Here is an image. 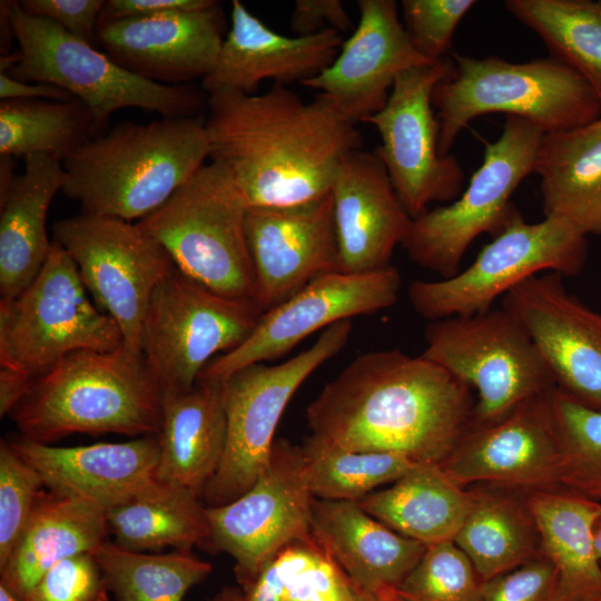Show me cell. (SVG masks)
Segmentation results:
<instances>
[{"instance_id": "38", "label": "cell", "mask_w": 601, "mask_h": 601, "mask_svg": "<svg viewBox=\"0 0 601 601\" xmlns=\"http://www.w3.org/2000/svg\"><path fill=\"white\" fill-rule=\"evenodd\" d=\"M95 555L116 601H183L213 570L191 551L150 554L107 540Z\"/></svg>"}, {"instance_id": "45", "label": "cell", "mask_w": 601, "mask_h": 601, "mask_svg": "<svg viewBox=\"0 0 601 601\" xmlns=\"http://www.w3.org/2000/svg\"><path fill=\"white\" fill-rule=\"evenodd\" d=\"M481 601H558V573L542 555L482 581Z\"/></svg>"}, {"instance_id": "3", "label": "cell", "mask_w": 601, "mask_h": 601, "mask_svg": "<svg viewBox=\"0 0 601 601\" xmlns=\"http://www.w3.org/2000/svg\"><path fill=\"white\" fill-rule=\"evenodd\" d=\"M209 157L205 121L162 118L122 121L63 161L62 193L81 213L142 219L187 183Z\"/></svg>"}, {"instance_id": "5", "label": "cell", "mask_w": 601, "mask_h": 601, "mask_svg": "<svg viewBox=\"0 0 601 601\" xmlns=\"http://www.w3.org/2000/svg\"><path fill=\"white\" fill-rule=\"evenodd\" d=\"M451 73L434 88L439 150L450 154L457 135L485 114L524 118L545 134L571 130L601 118V99L572 67L554 58L513 63L500 57L454 52Z\"/></svg>"}, {"instance_id": "16", "label": "cell", "mask_w": 601, "mask_h": 601, "mask_svg": "<svg viewBox=\"0 0 601 601\" xmlns=\"http://www.w3.org/2000/svg\"><path fill=\"white\" fill-rule=\"evenodd\" d=\"M314 499L300 446L276 440L267 467L247 492L227 504L206 506L209 533L200 548L228 553L238 583L249 581L283 546L312 534Z\"/></svg>"}, {"instance_id": "27", "label": "cell", "mask_w": 601, "mask_h": 601, "mask_svg": "<svg viewBox=\"0 0 601 601\" xmlns=\"http://www.w3.org/2000/svg\"><path fill=\"white\" fill-rule=\"evenodd\" d=\"M161 408L156 480L186 487L201 500L226 446L224 384L198 380L185 394L161 396Z\"/></svg>"}, {"instance_id": "46", "label": "cell", "mask_w": 601, "mask_h": 601, "mask_svg": "<svg viewBox=\"0 0 601 601\" xmlns=\"http://www.w3.org/2000/svg\"><path fill=\"white\" fill-rule=\"evenodd\" d=\"M104 0H22L19 7L27 13L50 19L73 37L97 48L98 20Z\"/></svg>"}, {"instance_id": "9", "label": "cell", "mask_w": 601, "mask_h": 601, "mask_svg": "<svg viewBox=\"0 0 601 601\" xmlns=\"http://www.w3.org/2000/svg\"><path fill=\"white\" fill-rule=\"evenodd\" d=\"M86 290L73 259L53 239L35 280L16 298L0 300V366L36 378L75 351L119 349L118 324Z\"/></svg>"}, {"instance_id": "34", "label": "cell", "mask_w": 601, "mask_h": 601, "mask_svg": "<svg viewBox=\"0 0 601 601\" xmlns=\"http://www.w3.org/2000/svg\"><path fill=\"white\" fill-rule=\"evenodd\" d=\"M453 542L482 581L541 555L539 532L526 501L502 492L473 491L471 509Z\"/></svg>"}, {"instance_id": "25", "label": "cell", "mask_w": 601, "mask_h": 601, "mask_svg": "<svg viewBox=\"0 0 601 601\" xmlns=\"http://www.w3.org/2000/svg\"><path fill=\"white\" fill-rule=\"evenodd\" d=\"M9 442L39 473L50 492L92 503L105 511L156 481L158 435L73 447L22 437Z\"/></svg>"}, {"instance_id": "12", "label": "cell", "mask_w": 601, "mask_h": 601, "mask_svg": "<svg viewBox=\"0 0 601 601\" xmlns=\"http://www.w3.org/2000/svg\"><path fill=\"white\" fill-rule=\"evenodd\" d=\"M352 322L325 328L307 349L286 362L248 365L224 382L227 437L221 462L201 501L205 506L227 504L247 492L267 467L274 434L288 402L304 381L344 348Z\"/></svg>"}, {"instance_id": "49", "label": "cell", "mask_w": 601, "mask_h": 601, "mask_svg": "<svg viewBox=\"0 0 601 601\" xmlns=\"http://www.w3.org/2000/svg\"><path fill=\"white\" fill-rule=\"evenodd\" d=\"M0 98L4 99H48L67 101L75 97L65 89L48 85L36 82H23L16 80L7 73H0Z\"/></svg>"}, {"instance_id": "44", "label": "cell", "mask_w": 601, "mask_h": 601, "mask_svg": "<svg viewBox=\"0 0 601 601\" xmlns=\"http://www.w3.org/2000/svg\"><path fill=\"white\" fill-rule=\"evenodd\" d=\"M108 585L95 553L61 560L21 601H108Z\"/></svg>"}, {"instance_id": "19", "label": "cell", "mask_w": 601, "mask_h": 601, "mask_svg": "<svg viewBox=\"0 0 601 601\" xmlns=\"http://www.w3.org/2000/svg\"><path fill=\"white\" fill-rule=\"evenodd\" d=\"M245 231L254 269L253 302L263 312L315 277L338 272L331 193L298 205L248 207Z\"/></svg>"}, {"instance_id": "47", "label": "cell", "mask_w": 601, "mask_h": 601, "mask_svg": "<svg viewBox=\"0 0 601 601\" xmlns=\"http://www.w3.org/2000/svg\"><path fill=\"white\" fill-rule=\"evenodd\" d=\"M349 17L339 0H296L290 16V29L297 37L315 35L325 29L347 32Z\"/></svg>"}, {"instance_id": "43", "label": "cell", "mask_w": 601, "mask_h": 601, "mask_svg": "<svg viewBox=\"0 0 601 601\" xmlns=\"http://www.w3.org/2000/svg\"><path fill=\"white\" fill-rule=\"evenodd\" d=\"M475 3L473 0H403L405 31L415 50L430 61L445 58L457 24Z\"/></svg>"}, {"instance_id": "58", "label": "cell", "mask_w": 601, "mask_h": 601, "mask_svg": "<svg viewBox=\"0 0 601 601\" xmlns=\"http://www.w3.org/2000/svg\"><path fill=\"white\" fill-rule=\"evenodd\" d=\"M213 601H221L220 598L217 595Z\"/></svg>"}, {"instance_id": "6", "label": "cell", "mask_w": 601, "mask_h": 601, "mask_svg": "<svg viewBox=\"0 0 601 601\" xmlns=\"http://www.w3.org/2000/svg\"><path fill=\"white\" fill-rule=\"evenodd\" d=\"M10 18L21 60L7 75L60 87L81 100L93 115L99 137L107 132L111 115L122 108L162 118L198 117L208 102V95L195 86L162 85L134 75L59 23L24 12L18 1Z\"/></svg>"}, {"instance_id": "23", "label": "cell", "mask_w": 601, "mask_h": 601, "mask_svg": "<svg viewBox=\"0 0 601 601\" xmlns=\"http://www.w3.org/2000/svg\"><path fill=\"white\" fill-rule=\"evenodd\" d=\"M338 244L337 270L361 274L390 266L412 223L375 152L355 150L331 187Z\"/></svg>"}, {"instance_id": "50", "label": "cell", "mask_w": 601, "mask_h": 601, "mask_svg": "<svg viewBox=\"0 0 601 601\" xmlns=\"http://www.w3.org/2000/svg\"><path fill=\"white\" fill-rule=\"evenodd\" d=\"M33 382L29 374L9 367L0 366V416L10 414L28 394Z\"/></svg>"}, {"instance_id": "28", "label": "cell", "mask_w": 601, "mask_h": 601, "mask_svg": "<svg viewBox=\"0 0 601 601\" xmlns=\"http://www.w3.org/2000/svg\"><path fill=\"white\" fill-rule=\"evenodd\" d=\"M66 181L62 161L45 155L24 158L23 174L0 203V300L16 298L42 269L51 249L47 214Z\"/></svg>"}, {"instance_id": "37", "label": "cell", "mask_w": 601, "mask_h": 601, "mask_svg": "<svg viewBox=\"0 0 601 601\" xmlns=\"http://www.w3.org/2000/svg\"><path fill=\"white\" fill-rule=\"evenodd\" d=\"M504 6L601 99V0H508Z\"/></svg>"}, {"instance_id": "56", "label": "cell", "mask_w": 601, "mask_h": 601, "mask_svg": "<svg viewBox=\"0 0 601 601\" xmlns=\"http://www.w3.org/2000/svg\"><path fill=\"white\" fill-rule=\"evenodd\" d=\"M594 543L598 555L601 559V512L594 524Z\"/></svg>"}, {"instance_id": "59", "label": "cell", "mask_w": 601, "mask_h": 601, "mask_svg": "<svg viewBox=\"0 0 601 601\" xmlns=\"http://www.w3.org/2000/svg\"><path fill=\"white\" fill-rule=\"evenodd\" d=\"M598 601H601V599H599Z\"/></svg>"}, {"instance_id": "20", "label": "cell", "mask_w": 601, "mask_h": 601, "mask_svg": "<svg viewBox=\"0 0 601 601\" xmlns=\"http://www.w3.org/2000/svg\"><path fill=\"white\" fill-rule=\"evenodd\" d=\"M549 394L526 400L494 424L469 428L441 467L462 487H559L561 452Z\"/></svg>"}, {"instance_id": "4", "label": "cell", "mask_w": 601, "mask_h": 601, "mask_svg": "<svg viewBox=\"0 0 601 601\" xmlns=\"http://www.w3.org/2000/svg\"><path fill=\"white\" fill-rule=\"evenodd\" d=\"M9 415L22 439L41 444L77 433L159 435L161 393L144 357L124 346L79 349L33 378Z\"/></svg>"}, {"instance_id": "21", "label": "cell", "mask_w": 601, "mask_h": 601, "mask_svg": "<svg viewBox=\"0 0 601 601\" xmlns=\"http://www.w3.org/2000/svg\"><path fill=\"white\" fill-rule=\"evenodd\" d=\"M359 21L329 67L302 85L319 91L352 122L387 102L398 75L430 61L413 47L394 0H358Z\"/></svg>"}, {"instance_id": "33", "label": "cell", "mask_w": 601, "mask_h": 601, "mask_svg": "<svg viewBox=\"0 0 601 601\" xmlns=\"http://www.w3.org/2000/svg\"><path fill=\"white\" fill-rule=\"evenodd\" d=\"M115 543L135 552L191 551L208 538L206 506L190 490L155 481L106 510Z\"/></svg>"}, {"instance_id": "29", "label": "cell", "mask_w": 601, "mask_h": 601, "mask_svg": "<svg viewBox=\"0 0 601 601\" xmlns=\"http://www.w3.org/2000/svg\"><path fill=\"white\" fill-rule=\"evenodd\" d=\"M107 533L104 509L43 491L8 560L0 566V583L22 600L61 560L96 553Z\"/></svg>"}, {"instance_id": "55", "label": "cell", "mask_w": 601, "mask_h": 601, "mask_svg": "<svg viewBox=\"0 0 601 601\" xmlns=\"http://www.w3.org/2000/svg\"><path fill=\"white\" fill-rule=\"evenodd\" d=\"M218 597L221 601H244L240 589L236 587H225Z\"/></svg>"}, {"instance_id": "24", "label": "cell", "mask_w": 601, "mask_h": 601, "mask_svg": "<svg viewBox=\"0 0 601 601\" xmlns=\"http://www.w3.org/2000/svg\"><path fill=\"white\" fill-rule=\"evenodd\" d=\"M230 29L217 60L201 79L207 93H253L262 80L300 85L319 75L337 57L343 38L335 29L287 37L268 28L239 0L231 2Z\"/></svg>"}, {"instance_id": "40", "label": "cell", "mask_w": 601, "mask_h": 601, "mask_svg": "<svg viewBox=\"0 0 601 601\" xmlns=\"http://www.w3.org/2000/svg\"><path fill=\"white\" fill-rule=\"evenodd\" d=\"M549 398L560 442L559 487L601 503V411L558 387Z\"/></svg>"}, {"instance_id": "10", "label": "cell", "mask_w": 601, "mask_h": 601, "mask_svg": "<svg viewBox=\"0 0 601 601\" xmlns=\"http://www.w3.org/2000/svg\"><path fill=\"white\" fill-rule=\"evenodd\" d=\"M544 135L538 125L506 116L500 138L486 145L482 165L459 198L412 219L401 244L410 259L443 278L456 275L472 242L481 234L497 236L518 210L511 196L533 173Z\"/></svg>"}, {"instance_id": "32", "label": "cell", "mask_w": 601, "mask_h": 601, "mask_svg": "<svg viewBox=\"0 0 601 601\" xmlns=\"http://www.w3.org/2000/svg\"><path fill=\"white\" fill-rule=\"evenodd\" d=\"M473 501L439 463H415L386 489L358 501L368 514L425 546L453 541Z\"/></svg>"}, {"instance_id": "8", "label": "cell", "mask_w": 601, "mask_h": 601, "mask_svg": "<svg viewBox=\"0 0 601 601\" xmlns=\"http://www.w3.org/2000/svg\"><path fill=\"white\" fill-rule=\"evenodd\" d=\"M424 337L422 356L477 392L469 428L494 424L556 387L529 333L503 307L433 321Z\"/></svg>"}, {"instance_id": "15", "label": "cell", "mask_w": 601, "mask_h": 601, "mask_svg": "<svg viewBox=\"0 0 601 601\" xmlns=\"http://www.w3.org/2000/svg\"><path fill=\"white\" fill-rule=\"evenodd\" d=\"M453 66L445 57L402 72L385 106L364 121L381 136L382 144L374 152L412 219L427 211L430 204L454 201L463 191L459 160L440 154V127L432 105L434 88Z\"/></svg>"}, {"instance_id": "14", "label": "cell", "mask_w": 601, "mask_h": 601, "mask_svg": "<svg viewBox=\"0 0 601 601\" xmlns=\"http://www.w3.org/2000/svg\"><path fill=\"white\" fill-rule=\"evenodd\" d=\"M53 239L73 259L97 307L118 324L124 348L142 357L141 331L156 286L176 267L139 225L79 214L53 224Z\"/></svg>"}, {"instance_id": "36", "label": "cell", "mask_w": 601, "mask_h": 601, "mask_svg": "<svg viewBox=\"0 0 601 601\" xmlns=\"http://www.w3.org/2000/svg\"><path fill=\"white\" fill-rule=\"evenodd\" d=\"M239 585L244 601H363L312 534L283 546L252 580Z\"/></svg>"}, {"instance_id": "31", "label": "cell", "mask_w": 601, "mask_h": 601, "mask_svg": "<svg viewBox=\"0 0 601 601\" xmlns=\"http://www.w3.org/2000/svg\"><path fill=\"white\" fill-rule=\"evenodd\" d=\"M533 173L545 217L563 219L585 236L601 235V118L545 134Z\"/></svg>"}, {"instance_id": "11", "label": "cell", "mask_w": 601, "mask_h": 601, "mask_svg": "<svg viewBox=\"0 0 601 601\" xmlns=\"http://www.w3.org/2000/svg\"><path fill=\"white\" fill-rule=\"evenodd\" d=\"M264 312L252 299L219 295L175 267L154 289L141 353L161 396L185 394L218 352H230Z\"/></svg>"}, {"instance_id": "13", "label": "cell", "mask_w": 601, "mask_h": 601, "mask_svg": "<svg viewBox=\"0 0 601 601\" xmlns=\"http://www.w3.org/2000/svg\"><path fill=\"white\" fill-rule=\"evenodd\" d=\"M587 257V236L571 224L556 217L530 224L516 210L469 267L450 278L412 282L408 299L431 322L470 316L492 308L500 295L539 273L580 274Z\"/></svg>"}, {"instance_id": "17", "label": "cell", "mask_w": 601, "mask_h": 601, "mask_svg": "<svg viewBox=\"0 0 601 601\" xmlns=\"http://www.w3.org/2000/svg\"><path fill=\"white\" fill-rule=\"evenodd\" d=\"M401 286V274L392 265L361 274H322L265 311L248 338L208 363L198 380L224 382L248 365L284 356L321 328L388 308L398 300Z\"/></svg>"}, {"instance_id": "57", "label": "cell", "mask_w": 601, "mask_h": 601, "mask_svg": "<svg viewBox=\"0 0 601 601\" xmlns=\"http://www.w3.org/2000/svg\"><path fill=\"white\" fill-rule=\"evenodd\" d=\"M0 601H21L7 587L0 583Z\"/></svg>"}, {"instance_id": "1", "label": "cell", "mask_w": 601, "mask_h": 601, "mask_svg": "<svg viewBox=\"0 0 601 601\" xmlns=\"http://www.w3.org/2000/svg\"><path fill=\"white\" fill-rule=\"evenodd\" d=\"M210 162L223 167L248 207L292 206L331 193L342 161L363 137L324 95L305 102L284 85L262 95H208Z\"/></svg>"}, {"instance_id": "26", "label": "cell", "mask_w": 601, "mask_h": 601, "mask_svg": "<svg viewBox=\"0 0 601 601\" xmlns=\"http://www.w3.org/2000/svg\"><path fill=\"white\" fill-rule=\"evenodd\" d=\"M311 532L361 594L396 590L426 550L368 514L356 501L315 497Z\"/></svg>"}, {"instance_id": "48", "label": "cell", "mask_w": 601, "mask_h": 601, "mask_svg": "<svg viewBox=\"0 0 601 601\" xmlns=\"http://www.w3.org/2000/svg\"><path fill=\"white\" fill-rule=\"evenodd\" d=\"M218 3L215 0H107L101 9L98 26L130 17L204 10Z\"/></svg>"}, {"instance_id": "39", "label": "cell", "mask_w": 601, "mask_h": 601, "mask_svg": "<svg viewBox=\"0 0 601 601\" xmlns=\"http://www.w3.org/2000/svg\"><path fill=\"white\" fill-rule=\"evenodd\" d=\"M300 452L306 484L316 499L323 500L358 502L415 464L401 454L347 451L312 435L305 439Z\"/></svg>"}, {"instance_id": "51", "label": "cell", "mask_w": 601, "mask_h": 601, "mask_svg": "<svg viewBox=\"0 0 601 601\" xmlns=\"http://www.w3.org/2000/svg\"><path fill=\"white\" fill-rule=\"evenodd\" d=\"M14 1H8L2 0L0 4V49H1V56L10 53V48L12 43V38H14L12 24H11V18H10V10Z\"/></svg>"}, {"instance_id": "18", "label": "cell", "mask_w": 601, "mask_h": 601, "mask_svg": "<svg viewBox=\"0 0 601 601\" xmlns=\"http://www.w3.org/2000/svg\"><path fill=\"white\" fill-rule=\"evenodd\" d=\"M546 272L511 290L502 307L524 326L555 386L601 411V314L592 311Z\"/></svg>"}, {"instance_id": "22", "label": "cell", "mask_w": 601, "mask_h": 601, "mask_svg": "<svg viewBox=\"0 0 601 601\" xmlns=\"http://www.w3.org/2000/svg\"><path fill=\"white\" fill-rule=\"evenodd\" d=\"M220 4L119 19L98 26V41L118 66L146 80L188 85L214 67L224 38Z\"/></svg>"}, {"instance_id": "53", "label": "cell", "mask_w": 601, "mask_h": 601, "mask_svg": "<svg viewBox=\"0 0 601 601\" xmlns=\"http://www.w3.org/2000/svg\"><path fill=\"white\" fill-rule=\"evenodd\" d=\"M20 60H21V55L19 50L1 56L0 73L9 72L14 66H17L20 62Z\"/></svg>"}, {"instance_id": "35", "label": "cell", "mask_w": 601, "mask_h": 601, "mask_svg": "<svg viewBox=\"0 0 601 601\" xmlns=\"http://www.w3.org/2000/svg\"><path fill=\"white\" fill-rule=\"evenodd\" d=\"M99 138L91 110L81 100H0V154L45 155L63 161Z\"/></svg>"}, {"instance_id": "30", "label": "cell", "mask_w": 601, "mask_h": 601, "mask_svg": "<svg viewBox=\"0 0 601 601\" xmlns=\"http://www.w3.org/2000/svg\"><path fill=\"white\" fill-rule=\"evenodd\" d=\"M525 501L541 555L558 573V601L601 599V559L594 543L601 503L560 487L532 491Z\"/></svg>"}, {"instance_id": "2", "label": "cell", "mask_w": 601, "mask_h": 601, "mask_svg": "<svg viewBox=\"0 0 601 601\" xmlns=\"http://www.w3.org/2000/svg\"><path fill=\"white\" fill-rule=\"evenodd\" d=\"M470 386L400 349L354 358L306 407L312 436L347 451L441 463L469 430Z\"/></svg>"}, {"instance_id": "52", "label": "cell", "mask_w": 601, "mask_h": 601, "mask_svg": "<svg viewBox=\"0 0 601 601\" xmlns=\"http://www.w3.org/2000/svg\"><path fill=\"white\" fill-rule=\"evenodd\" d=\"M14 167V157L0 154V203L7 197L17 176Z\"/></svg>"}, {"instance_id": "41", "label": "cell", "mask_w": 601, "mask_h": 601, "mask_svg": "<svg viewBox=\"0 0 601 601\" xmlns=\"http://www.w3.org/2000/svg\"><path fill=\"white\" fill-rule=\"evenodd\" d=\"M481 587L467 555L446 541L426 546L396 593L402 601H481Z\"/></svg>"}, {"instance_id": "42", "label": "cell", "mask_w": 601, "mask_h": 601, "mask_svg": "<svg viewBox=\"0 0 601 601\" xmlns=\"http://www.w3.org/2000/svg\"><path fill=\"white\" fill-rule=\"evenodd\" d=\"M43 481L7 440L0 442V566L8 560L43 493Z\"/></svg>"}, {"instance_id": "7", "label": "cell", "mask_w": 601, "mask_h": 601, "mask_svg": "<svg viewBox=\"0 0 601 601\" xmlns=\"http://www.w3.org/2000/svg\"><path fill=\"white\" fill-rule=\"evenodd\" d=\"M247 209L228 173L210 162L137 224L190 278L225 297L253 300Z\"/></svg>"}, {"instance_id": "54", "label": "cell", "mask_w": 601, "mask_h": 601, "mask_svg": "<svg viewBox=\"0 0 601 601\" xmlns=\"http://www.w3.org/2000/svg\"><path fill=\"white\" fill-rule=\"evenodd\" d=\"M363 601H402L396 590L384 591L375 594H361Z\"/></svg>"}]
</instances>
